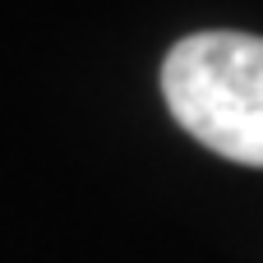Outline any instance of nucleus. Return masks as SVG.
I'll return each mask as SVG.
<instances>
[{"label": "nucleus", "mask_w": 263, "mask_h": 263, "mask_svg": "<svg viewBox=\"0 0 263 263\" xmlns=\"http://www.w3.org/2000/svg\"><path fill=\"white\" fill-rule=\"evenodd\" d=\"M162 97L176 125L203 148L240 166H263V37H180L162 65Z\"/></svg>", "instance_id": "1"}]
</instances>
